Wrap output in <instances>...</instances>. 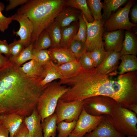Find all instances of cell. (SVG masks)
Returning a JSON list of instances; mask_svg holds the SVG:
<instances>
[{"label":"cell","instance_id":"obj_1","mask_svg":"<svg viewBox=\"0 0 137 137\" xmlns=\"http://www.w3.org/2000/svg\"><path fill=\"white\" fill-rule=\"evenodd\" d=\"M62 83L69 86L62 97L65 102L102 95L113 98L127 108L137 104V71L119 75L117 71L105 74L96 67L89 70L83 69L76 75L63 79Z\"/></svg>","mask_w":137,"mask_h":137},{"label":"cell","instance_id":"obj_2","mask_svg":"<svg viewBox=\"0 0 137 137\" xmlns=\"http://www.w3.org/2000/svg\"><path fill=\"white\" fill-rule=\"evenodd\" d=\"M40 83L10 61L0 68V115L14 113L25 117L31 115L43 89Z\"/></svg>","mask_w":137,"mask_h":137},{"label":"cell","instance_id":"obj_3","mask_svg":"<svg viewBox=\"0 0 137 137\" xmlns=\"http://www.w3.org/2000/svg\"><path fill=\"white\" fill-rule=\"evenodd\" d=\"M66 0H28L18 9L17 13L25 15L33 24L31 43L66 7Z\"/></svg>","mask_w":137,"mask_h":137},{"label":"cell","instance_id":"obj_4","mask_svg":"<svg viewBox=\"0 0 137 137\" xmlns=\"http://www.w3.org/2000/svg\"><path fill=\"white\" fill-rule=\"evenodd\" d=\"M68 89L66 85L55 80L44 87L39 96L36 108L41 122L54 113L59 99Z\"/></svg>","mask_w":137,"mask_h":137},{"label":"cell","instance_id":"obj_5","mask_svg":"<svg viewBox=\"0 0 137 137\" xmlns=\"http://www.w3.org/2000/svg\"><path fill=\"white\" fill-rule=\"evenodd\" d=\"M137 114L116 104L114 114L110 116L116 130L123 135L137 136Z\"/></svg>","mask_w":137,"mask_h":137},{"label":"cell","instance_id":"obj_6","mask_svg":"<svg viewBox=\"0 0 137 137\" xmlns=\"http://www.w3.org/2000/svg\"><path fill=\"white\" fill-rule=\"evenodd\" d=\"M117 103L113 98L106 96L96 95L83 100V107L91 115H113Z\"/></svg>","mask_w":137,"mask_h":137},{"label":"cell","instance_id":"obj_7","mask_svg":"<svg viewBox=\"0 0 137 137\" xmlns=\"http://www.w3.org/2000/svg\"><path fill=\"white\" fill-rule=\"evenodd\" d=\"M134 2L133 0L128 1L124 7L119 8L115 13H112L109 19L104 23V31L120 29L132 31L137 25L130 22L129 17L130 10Z\"/></svg>","mask_w":137,"mask_h":137},{"label":"cell","instance_id":"obj_8","mask_svg":"<svg viewBox=\"0 0 137 137\" xmlns=\"http://www.w3.org/2000/svg\"><path fill=\"white\" fill-rule=\"evenodd\" d=\"M83 108V100L65 102L59 99L55 111L57 124L64 120L68 122L77 121Z\"/></svg>","mask_w":137,"mask_h":137},{"label":"cell","instance_id":"obj_9","mask_svg":"<svg viewBox=\"0 0 137 137\" xmlns=\"http://www.w3.org/2000/svg\"><path fill=\"white\" fill-rule=\"evenodd\" d=\"M82 14L87 27L86 39L85 42L87 51L91 52L95 49L104 46L102 37L105 31L104 28V22L103 20H94L92 23H89Z\"/></svg>","mask_w":137,"mask_h":137},{"label":"cell","instance_id":"obj_10","mask_svg":"<svg viewBox=\"0 0 137 137\" xmlns=\"http://www.w3.org/2000/svg\"><path fill=\"white\" fill-rule=\"evenodd\" d=\"M104 117L105 115L95 116L90 115L83 107L74 129L68 137H83L94 130Z\"/></svg>","mask_w":137,"mask_h":137},{"label":"cell","instance_id":"obj_11","mask_svg":"<svg viewBox=\"0 0 137 137\" xmlns=\"http://www.w3.org/2000/svg\"><path fill=\"white\" fill-rule=\"evenodd\" d=\"M11 17L13 20L18 21L20 24L19 30L13 31L14 34L20 37V40L24 44L25 48L31 44V37L33 30V24L25 15L16 13Z\"/></svg>","mask_w":137,"mask_h":137},{"label":"cell","instance_id":"obj_12","mask_svg":"<svg viewBox=\"0 0 137 137\" xmlns=\"http://www.w3.org/2000/svg\"><path fill=\"white\" fill-rule=\"evenodd\" d=\"M83 137H126L118 132L113 124L110 116L105 115L103 121L91 132Z\"/></svg>","mask_w":137,"mask_h":137},{"label":"cell","instance_id":"obj_13","mask_svg":"<svg viewBox=\"0 0 137 137\" xmlns=\"http://www.w3.org/2000/svg\"><path fill=\"white\" fill-rule=\"evenodd\" d=\"M125 35L124 30L120 29L104 31L102 35L104 46L106 51L113 50L120 52L121 49Z\"/></svg>","mask_w":137,"mask_h":137},{"label":"cell","instance_id":"obj_14","mask_svg":"<svg viewBox=\"0 0 137 137\" xmlns=\"http://www.w3.org/2000/svg\"><path fill=\"white\" fill-rule=\"evenodd\" d=\"M24 122L31 137H43L41 118L36 108L31 115L25 117Z\"/></svg>","mask_w":137,"mask_h":137},{"label":"cell","instance_id":"obj_15","mask_svg":"<svg viewBox=\"0 0 137 137\" xmlns=\"http://www.w3.org/2000/svg\"><path fill=\"white\" fill-rule=\"evenodd\" d=\"M107 52V55L102 63L96 67L100 72L105 74L117 71L121 56L120 52L113 50Z\"/></svg>","mask_w":137,"mask_h":137},{"label":"cell","instance_id":"obj_16","mask_svg":"<svg viewBox=\"0 0 137 137\" xmlns=\"http://www.w3.org/2000/svg\"><path fill=\"white\" fill-rule=\"evenodd\" d=\"M48 50L51 60L58 66L77 59L74 54L68 48L51 47Z\"/></svg>","mask_w":137,"mask_h":137},{"label":"cell","instance_id":"obj_17","mask_svg":"<svg viewBox=\"0 0 137 137\" xmlns=\"http://www.w3.org/2000/svg\"><path fill=\"white\" fill-rule=\"evenodd\" d=\"M25 117L16 114H9L0 115V121L8 130L10 137H14Z\"/></svg>","mask_w":137,"mask_h":137},{"label":"cell","instance_id":"obj_18","mask_svg":"<svg viewBox=\"0 0 137 137\" xmlns=\"http://www.w3.org/2000/svg\"><path fill=\"white\" fill-rule=\"evenodd\" d=\"M81 11L70 7H66L58 13L55 20L62 28L69 25L74 22L78 21Z\"/></svg>","mask_w":137,"mask_h":137},{"label":"cell","instance_id":"obj_19","mask_svg":"<svg viewBox=\"0 0 137 137\" xmlns=\"http://www.w3.org/2000/svg\"><path fill=\"white\" fill-rule=\"evenodd\" d=\"M42 66L44 69V75L40 83V85L42 88L53 81L63 78L58 66L51 60Z\"/></svg>","mask_w":137,"mask_h":137},{"label":"cell","instance_id":"obj_20","mask_svg":"<svg viewBox=\"0 0 137 137\" xmlns=\"http://www.w3.org/2000/svg\"><path fill=\"white\" fill-rule=\"evenodd\" d=\"M121 56L137 54V40L134 33L131 31L126 30L121 49Z\"/></svg>","mask_w":137,"mask_h":137},{"label":"cell","instance_id":"obj_21","mask_svg":"<svg viewBox=\"0 0 137 137\" xmlns=\"http://www.w3.org/2000/svg\"><path fill=\"white\" fill-rule=\"evenodd\" d=\"M21 66L22 71L28 76L38 79L40 81L43 79L44 75L43 67L34 59Z\"/></svg>","mask_w":137,"mask_h":137},{"label":"cell","instance_id":"obj_22","mask_svg":"<svg viewBox=\"0 0 137 137\" xmlns=\"http://www.w3.org/2000/svg\"><path fill=\"white\" fill-rule=\"evenodd\" d=\"M79 27V22H74L69 25L62 28L61 47L68 48L74 40Z\"/></svg>","mask_w":137,"mask_h":137},{"label":"cell","instance_id":"obj_23","mask_svg":"<svg viewBox=\"0 0 137 137\" xmlns=\"http://www.w3.org/2000/svg\"><path fill=\"white\" fill-rule=\"evenodd\" d=\"M121 62L118 66V74H124L127 72L137 71V58L136 55H125L121 56Z\"/></svg>","mask_w":137,"mask_h":137},{"label":"cell","instance_id":"obj_24","mask_svg":"<svg viewBox=\"0 0 137 137\" xmlns=\"http://www.w3.org/2000/svg\"><path fill=\"white\" fill-rule=\"evenodd\" d=\"M57 117L54 113L46 117L41 122L43 137H55L57 128Z\"/></svg>","mask_w":137,"mask_h":137},{"label":"cell","instance_id":"obj_25","mask_svg":"<svg viewBox=\"0 0 137 137\" xmlns=\"http://www.w3.org/2000/svg\"><path fill=\"white\" fill-rule=\"evenodd\" d=\"M58 67L63 78L75 76L83 69L77 59L63 64Z\"/></svg>","mask_w":137,"mask_h":137},{"label":"cell","instance_id":"obj_26","mask_svg":"<svg viewBox=\"0 0 137 137\" xmlns=\"http://www.w3.org/2000/svg\"><path fill=\"white\" fill-rule=\"evenodd\" d=\"M51 40V48L61 47L62 38V28L59 24L54 20L45 29Z\"/></svg>","mask_w":137,"mask_h":137},{"label":"cell","instance_id":"obj_27","mask_svg":"<svg viewBox=\"0 0 137 137\" xmlns=\"http://www.w3.org/2000/svg\"><path fill=\"white\" fill-rule=\"evenodd\" d=\"M127 0H104L102 4V20L105 23L110 18L112 12L118 9L127 2Z\"/></svg>","mask_w":137,"mask_h":137},{"label":"cell","instance_id":"obj_28","mask_svg":"<svg viewBox=\"0 0 137 137\" xmlns=\"http://www.w3.org/2000/svg\"><path fill=\"white\" fill-rule=\"evenodd\" d=\"M33 44L31 43L24 48L20 53L15 56H11L8 59L13 64L18 67H21L26 61L33 59L32 54Z\"/></svg>","mask_w":137,"mask_h":137},{"label":"cell","instance_id":"obj_29","mask_svg":"<svg viewBox=\"0 0 137 137\" xmlns=\"http://www.w3.org/2000/svg\"><path fill=\"white\" fill-rule=\"evenodd\" d=\"M66 7H70L81 11L90 23L94 21L88 6L86 0H67L66 3Z\"/></svg>","mask_w":137,"mask_h":137},{"label":"cell","instance_id":"obj_30","mask_svg":"<svg viewBox=\"0 0 137 137\" xmlns=\"http://www.w3.org/2000/svg\"><path fill=\"white\" fill-rule=\"evenodd\" d=\"M32 44L33 48L40 50L47 49L52 46L50 38L45 30L41 32L37 40Z\"/></svg>","mask_w":137,"mask_h":137},{"label":"cell","instance_id":"obj_31","mask_svg":"<svg viewBox=\"0 0 137 137\" xmlns=\"http://www.w3.org/2000/svg\"><path fill=\"white\" fill-rule=\"evenodd\" d=\"M77 121L68 122L63 121L57 124L58 134L57 137H68L74 130Z\"/></svg>","mask_w":137,"mask_h":137},{"label":"cell","instance_id":"obj_32","mask_svg":"<svg viewBox=\"0 0 137 137\" xmlns=\"http://www.w3.org/2000/svg\"><path fill=\"white\" fill-rule=\"evenodd\" d=\"M88 6L94 20H103L101 12L103 5L100 0H86Z\"/></svg>","mask_w":137,"mask_h":137},{"label":"cell","instance_id":"obj_33","mask_svg":"<svg viewBox=\"0 0 137 137\" xmlns=\"http://www.w3.org/2000/svg\"><path fill=\"white\" fill-rule=\"evenodd\" d=\"M87 54L94 62L96 67L99 66L105 59L107 53L104 46L97 48L91 52L86 51Z\"/></svg>","mask_w":137,"mask_h":137},{"label":"cell","instance_id":"obj_34","mask_svg":"<svg viewBox=\"0 0 137 137\" xmlns=\"http://www.w3.org/2000/svg\"><path fill=\"white\" fill-rule=\"evenodd\" d=\"M68 48L74 54L78 60L87 51L86 46L85 42L77 40H74Z\"/></svg>","mask_w":137,"mask_h":137},{"label":"cell","instance_id":"obj_35","mask_svg":"<svg viewBox=\"0 0 137 137\" xmlns=\"http://www.w3.org/2000/svg\"><path fill=\"white\" fill-rule=\"evenodd\" d=\"M32 54L33 59L42 66L51 60L48 49L40 50L33 48Z\"/></svg>","mask_w":137,"mask_h":137},{"label":"cell","instance_id":"obj_36","mask_svg":"<svg viewBox=\"0 0 137 137\" xmlns=\"http://www.w3.org/2000/svg\"><path fill=\"white\" fill-rule=\"evenodd\" d=\"M78 20L79 28L74 40L80 41L85 42L86 39L87 27L81 12L79 15Z\"/></svg>","mask_w":137,"mask_h":137},{"label":"cell","instance_id":"obj_37","mask_svg":"<svg viewBox=\"0 0 137 137\" xmlns=\"http://www.w3.org/2000/svg\"><path fill=\"white\" fill-rule=\"evenodd\" d=\"M78 60L82 67L85 70H90L96 67L94 62L87 54L86 51Z\"/></svg>","mask_w":137,"mask_h":137},{"label":"cell","instance_id":"obj_38","mask_svg":"<svg viewBox=\"0 0 137 137\" xmlns=\"http://www.w3.org/2000/svg\"><path fill=\"white\" fill-rule=\"evenodd\" d=\"M4 4L0 2V31L4 32L9 27L13 20L11 17H6L2 13V11L5 9Z\"/></svg>","mask_w":137,"mask_h":137},{"label":"cell","instance_id":"obj_39","mask_svg":"<svg viewBox=\"0 0 137 137\" xmlns=\"http://www.w3.org/2000/svg\"><path fill=\"white\" fill-rule=\"evenodd\" d=\"M9 46L11 56L18 55L25 48L23 43L20 39H14L12 43L9 44Z\"/></svg>","mask_w":137,"mask_h":137},{"label":"cell","instance_id":"obj_40","mask_svg":"<svg viewBox=\"0 0 137 137\" xmlns=\"http://www.w3.org/2000/svg\"><path fill=\"white\" fill-rule=\"evenodd\" d=\"M8 1V4L5 8V10L7 11L13 9L19 5H24L26 3L28 0H9Z\"/></svg>","mask_w":137,"mask_h":137},{"label":"cell","instance_id":"obj_41","mask_svg":"<svg viewBox=\"0 0 137 137\" xmlns=\"http://www.w3.org/2000/svg\"><path fill=\"white\" fill-rule=\"evenodd\" d=\"M0 53L4 54L8 58L11 56L9 44L5 40H0Z\"/></svg>","mask_w":137,"mask_h":137},{"label":"cell","instance_id":"obj_42","mask_svg":"<svg viewBox=\"0 0 137 137\" xmlns=\"http://www.w3.org/2000/svg\"><path fill=\"white\" fill-rule=\"evenodd\" d=\"M28 130L24 122L15 134L14 137H25Z\"/></svg>","mask_w":137,"mask_h":137},{"label":"cell","instance_id":"obj_43","mask_svg":"<svg viewBox=\"0 0 137 137\" xmlns=\"http://www.w3.org/2000/svg\"><path fill=\"white\" fill-rule=\"evenodd\" d=\"M0 137H10L8 130L1 121H0Z\"/></svg>","mask_w":137,"mask_h":137},{"label":"cell","instance_id":"obj_44","mask_svg":"<svg viewBox=\"0 0 137 137\" xmlns=\"http://www.w3.org/2000/svg\"><path fill=\"white\" fill-rule=\"evenodd\" d=\"M132 20L134 24L137 23V5H135L132 8L131 12Z\"/></svg>","mask_w":137,"mask_h":137},{"label":"cell","instance_id":"obj_45","mask_svg":"<svg viewBox=\"0 0 137 137\" xmlns=\"http://www.w3.org/2000/svg\"><path fill=\"white\" fill-rule=\"evenodd\" d=\"M9 61L8 58L3 56L0 53V68L6 65Z\"/></svg>","mask_w":137,"mask_h":137},{"label":"cell","instance_id":"obj_46","mask_svg":"<svg viewBox=\"0 0 137 137\" xmlns=\"http://www.w3.org/2000/svg\"><path fill=\"white\" fill-rule=\"evenodd\" d=\"M128 109L137 114V104H134L130 105Z\"/></svg>","mask_w":137,"mask_h":137},{"label":"cell","instance_id":"obj_47","mask_svg":"<svg viewBox=\"0 0 137 137\" xmlns=\"http://www.w3.org/2000/svg\"><path fill=\"white\" fill-rule=\"evenodd\" d=\"M25 137H31L30 135L28 133V131Z\"/></svg>","mask_w":137,"mask_h":137},{"label":"cell","instance_id":"obj_48","mask_svg":"<svg viewBox=\"0 0 137 137\" xmlns=\"http://www.w3.org/2000/svg\"><path fill=\"white\" fill-rule=\"evenodd\" d=\"M128 137H137V136L135 135H132L128 136Z\"/></svg>","mask_w":137,"mask_h":137}]
</instances>
